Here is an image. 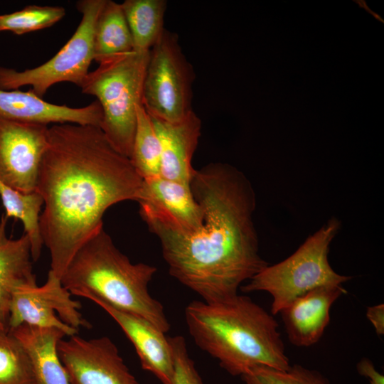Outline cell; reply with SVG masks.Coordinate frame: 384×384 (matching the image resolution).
Wrapping results in <instances>:
<instances>
[{
  "label": "cell",
  "instance_id": "obj_5",
  "mask_svg": "<svg viewBox=\"0 0 384 384\" xmlns=\"http://www.w3.org/2000/svg\"><path fill=\"white\" fill-rule=\"evenodd\" d=\"M149 52L133 50L103 60L90 71L80 87L83 94L95 97L100 103L103 115L100 128L107 140L129 159L137 127V110L142 105Z\"/></svg>",
  "mask_w": 384,
  "mask_h": 384
},
{
  "label": "cell",
  "instance_id": "obj_18",
  "mask_svg": "<svg viewBox=\"0 0 384 384\" xmlns=\"http://www.w3.org/2000/svg\"><path fill=\"white\" fill-rule=\"evenodd\" d=\"M22 344L33 370L36 384H69L57 346L66 336L55 328H42L22 324L9 330Z\"/></svg>",
  "mask_w": 384,
  "mask_h": 384
},
{
  "label": "cell",
  "instance_id": "obj_24",
  "mask_svg": "<svg viewBox=\"0 0 384 384\" xmlns=\"http://www.w3.org/2000/svg\"><path fill=\"white\" fill-rule=\"evenodd\" d=\"M62 6L29 5L23 9L0 15V32L23 35L52 26L65 15Z\"/></svg>",
  "mask_w": 384,
  "mask_h": 384
},
{
  "label": "cell",
  "instance_id": "obj_4",
  "mask_svg": "<svg viewBox=\"0 0 384 384\" xmlns=\"http://www.w3.org/2000/svg\"><path fill=\"white\" fill-rule=\"evenodd\" d=\"M156 270L146 263H132L102 228L75 253L60 281L71 294L93 295L144 317L166 333L170 324L164 306L149 292Z\"/></svg>",
  "mask_w": 384,
  "mask_h": 384
},
{
  "label": "cell",
  "instance_id": "obj_1",
  "mask_svg": "<svg viewBox=\"0 0 384 384\" xmlns=\"http://www.w3.org/2000/svg\"><path fill=\"white\" fill-rule=\"evenodd\" d=\"M143 179L130 159L110 143L99 127L72 123L49 127L36 191L50 270L61 279L78 250L102 226V216L121 201H137Z\"/></svg>",
  "mask_w": 384,
  "mask_h": 384
},
{
  "label": "cell",
  "instance_id": "obj_15",
  "mask_svg": "<svg viewBox=\"0 0 384 384\" xmlns=\"http://www.w3.org/2000/svg\"><path fill=\"white\" fill-rule=\"evenodd\" d=\"M346 289L342 285L315 288L296 298L279 313L289 341L297 347L317 343L330 321V309Z\"/></svg>",
  "mask_w": 384,
  "mask_h": 384
},
{
  "label": "cell",
  "instance_id": "obj_7",
  "mask_svg": "<svg viewBox=\"0 0 384 384\" xmlns=\"http://www.w3.org/2000/svg\"><path fill=\"white\" fill-rule=\"evenodd\" d=\"M105 0H80L76 8L80 22L73 35L50 60L36 68L18 71L0 66V89L18 90L26 85L43 98L53 85L71 82L82 86L94 60V33L99 14Z\"/></svg>",
  "mask_w": 384,
  "mask_h": 384
},
{
  "label": "cell",
  "instance_id": "obj_28",
  "mask_svg": "<svg viewBox=\"0 0 384 384\" xmlns=\"http://www.w3.org/2000/svg\"><path fill=\"white\" fill-rule=\"evenodd\" d=\"M366 316L373 326L376 334L378 336L384 335V304L368 306Z\"/></svg>",
  "mask_w": 384,
  "mask_h": 384
},
{
  "label": "cell",
  "instance_id": "obj_12",
  "mask_svg": "<svg viewBox=\"0 0 384 384\" xmlns=\"http://www.w3.org/2000/svg\"><path fill=\"white\" fill-rule=\"evenodd\" d=\"M144 220H153L182 234L197 230L203 213L189 183L160 176L143 179L137 200Z\"/></svg>",
  "mask_w": 384,
  "mask_h": 384
},
{
  "label": "cell",
  "instance_id": "obj_14",
  "mask_svg": "<svg viewBox=\"0 0 384 384\" xmlns=\"http://www.w3.org/2000/svg\"><path fill=\"white\" fill-rule=\"evenodd\" d=\"M102 111L95 100L81 107H71L45 101L32 92L0 89V117L48 125L72 123L100 127Z\"/></svg>",
  "mask_w": 384,
  "mask_h": 384
},
{
  "label": "cell",
  "instance_id": "obj_10",
  "mask_svg": "<svg viewBox=\"0 0 384 384\" xmlns=\"http://www.w3.org/2000/svg\"><path fill=\"white\" fill-rule=\"evenodd\" d=\"M46 124L0 117V181L22 193L36 191L48 144Z\"/></svg>",
  "mask_w": 384,
  "mask_h": 384
},
{
  "label": "cell",
  "instance_id": "obj_8",
  "mask_svg": "<svg viewBox=\"0 0 384 384\" xmlns=\"http://www.w3.org/2000/svg\"><path fill=\"white\" fill-rule=\"evenodd\" d=\"M193 67L184 55L178 36L165 29L150 50L142 105L155 119L175 123L192 111Z\"/></svg>",
  "mask_w": 384,
  "mask_h": 384
},
{
  "label": "cell",
  "instance_id": "obj_19",
  "mask_svg": "<svg viewBox=\"0 0 384 384\" xmlns=\"http://www.w3.org/2000/svg\"><path fill=\"white\" fill-rule=\"evenodd\" d=\"M121 6L135 51L150 50L165 31V0H125Z\"/></svg>",
  "mask_w": 384,
  "mask_h": 384
},
{
  "label": "cell",
  "instance_id": "obj_3",
  "mask_svg": "<svg viewBox=\"0 0 384 384\" xmlns=\"http://www.w3.org/2000/svg\"><path fill=\"white\" fill-rule=\"evenodd\" d=\"M184 314L196 344L233 376L257 366L286 370L291 365L277 321L249 297L192 301Z\"/></svg>",
  "mask_w": 384,
  "mask_h": 384
},
{
  "label": "cell",
  "instance_id": "obj_23",
  "mask_svg": "<svg viewBox=\"0 0 384 384\" xmlns=\"http://www.w3.org/2000/svg\"><path fill=\"white\" fill-rule=\"evenodd\" d=\"M0 384H36L26 351L6 329H0Z\"/></svg>",
  "mask_w": 384,
  "mask_h": 384
},
{
  "label": "cell",
  "instance_id": "obj_13",
  "mask_svg": "<svg viewBox=\"0 0 384 384\" xmlns=\"http://www.w3.org/2000/svg\"><path fill=\"white\" fill-rule=\"evenodd\" d=\"M76 296L88 299L102 308L133 344L142 368L162 384H172V352L165 333L144 317L116 308L93 295L80 293Z\"/></svg>",
  "mask_w": 384,
  "mask_h": 384
},
{
  "label": "cell",
  "instance_id": "obj_20",
  "mask_svg": "<svg viewBox=\"0 0 384 384\" xmlns=\"http://www.w3.org/2000/svg\"><path fill=\"white\" fill-rule=\"evenodd\" d=\"M134 50L133 42L121 4L105 2L97 17L94 33V60Z\"/></svg>",
  "mask_w": 384,
  "mask_h": 384
},
{
  "label": "cell",
  "instance_id": "obj_29",
  "mask_svg": "<svg viewBox=\"0 0 384 384\" xmlns=\"http://www.w3.org/2000/svg\"><path fill=\"white\" fill-rule=\"evenodd\" d=\"M0 329H6L4 326H2L1 324H0ZM8 331V330H7Z\"/></svg>",
  "mask_w": 384,
  "mask_h": 384
},
{
  "label": "cell",
  "instance_id": "obj_6",
  "mask_svg": "<svg viewBox=\"0 0 384 384\" xmlns=\"http://www.w3.org/2000/svg\"><path fill=\"white\" fill-rule=\"evenodd\" d=\"M341 228L331 218L285 260L267 265L253 276L241 291L265 292L272 297L271 314L276 315L296 298L315 288L342 285L351 277L339 274L328 260L330 244Z\"/></svg>",
  "mask_w": 384,
  "mask_h": 384
},
{
  "label": "cell",
  "instance_id": "obj_22",
  "mask_svg": "<svg viewBox=\"0 0 384 384\" xmlns=\"http://www.w3.org/2000/svg\"><path fill=\"white\" fill-rule=\"evenodd\" d=\"M137 127L129 158L142 179L160 176L161 148L151 116L142 105L137 110Z\"/></svg>",
  "mask_w": 384,
  "mask_h": 384
},
{
  "label": "cell",
  "instance_id": "obj_9",
  "mask_svg": "<svg viewBox=\"0 0 384 384\" xmlns=\"http://www.w3.org/2000/svg\"><path fill=\"white\" fill-rule=\"evenodd\" d=\"M60 279L48 272L41 287L23 285L13 292L8 331L22 324L42 328H55L66 336L78 334L80 327L90 328L79 309L81 304L70 297Z\"/></svg>",
  "mask_w": 384,
  "mask_h": 384
},
{
  "label": "cell",
  "instance_id": "obj_27",
  "mask_svg": "<svg viewBox=\"0 0 384 384\" xmlns=\"http://www.w3.org/2000/svg\"><path fill=\"white\" fill-rule=\"evenodd\" d=\"M359 375L367 378L370 384H384V375L375 367L373 363L367 358H363L356 365Z\"/></svg>",
  "mask_w": 384,
  "mask_h": 384
},
{
  "label": "cell",
  "instance_id": "obj_2",
  "mask_svg": "<svg viewBox=\"0 0 384 384\" xmlns=\"http://www.w3.org/2000/svg\"><path fill=\"white\" fill-rule=\"evenodd\" d=\"M190 186L203 213L197 230L182 234L144 221L159 240L169 274L203 301H223L268 265L253 220L255 193L242 172L224 163L195 169Z\"/></svg>",
  "mask_w": 384,
  "mask_h": 384
},
{
  "label": "cell",
  "instance_id": "obj_21",
  "mask_svg": "<svg viewBox=\"0 0 384 384\" xmlns=\"http://www.w3.org/2000/svg\"><path fill=\"white\" fill-rule=\"evenodd\" d=\"M0 198L6 218L14 217L22 222L25 234L30 240L32 260H38L43 245L40 228V212L43 204L42 196L37 191H18L0 181Z\"/></svg>",
  "mask_w": 384,
  "mask_h": 384
},
{
  "label": "cell",
  "instance_id": "obj_11",
  "mask_svg": "<svg viewBox=\"0 0 384 384\" xmlns=\"http://www.w3.org/2000/svg\"><path fill=\"white\" fill-rule=\"evenodd\" d=\"M57 349L69 384H139L107 336L85 339L75 334L61 339Z\"/></svg>",
  "mask_w": 384,
  "mask_h": 384
},
{
  "label": "cell",
  "instance_id": "obj_25",
  "mask_svg": "<svg viewBox=\"0 0 384 384\" xmlns=\"http://www.w3.org/2000/svg\"><path fill=\"white\" fill-rule=\"evenodd\" d=\"M240 377L244 384H331L321 372L297 363L286 370L257 366Z\"/></svg>",
  "mask_w": 384,
  "mask_h": 384
},
{
  "label": "cell",
  "instance_id": "obj_16",
  "mask_svg": "<svg viewBox=\"0 0 384 384\" xmlns=\"http://www.w3.org/2000/svg\"><path fill=\"white\" fill-rule=\"evenodd\" d=\"M151 119L161 143L160 176L190 184L195 171L192 159L201 137L200 118L192 111L178 122Z\"/></svg>",
  "mask_w": 384,
  "mask_h": 384
},
{
  "label": "cell",
  "instance_id": "obj_26",
  "mask_svg": "<svg viewBox=\"0 0 384 384\" xmlns=\"http://www.w3.org/2000/svg\"><path fill=\"white\" fill-rule=\"evenodd\" d=\"M169 341L173 358L172 384H204L189 356L184 338L176 336Z\"/></svg>",
  "mask_w": 384,
  "mask_h": 384
},
{
  "label": "cell",
  "instance_id": "obj_17",
  "mask_svg": "<svg viewBox=\"0 0 384 384\" xmlns=\"http://www.w3.org/2000/svg\"><path fill=\"white\" fill-rule=\"evenodd\" d=\"M7 219L3 214L0 221V324L6 330L14 291L23 285H37L30 240L26 234L16 240L7 238Z\"/></svg>",
  "mask_w": 384,
  "mask_h": 384
}]
</instances>
